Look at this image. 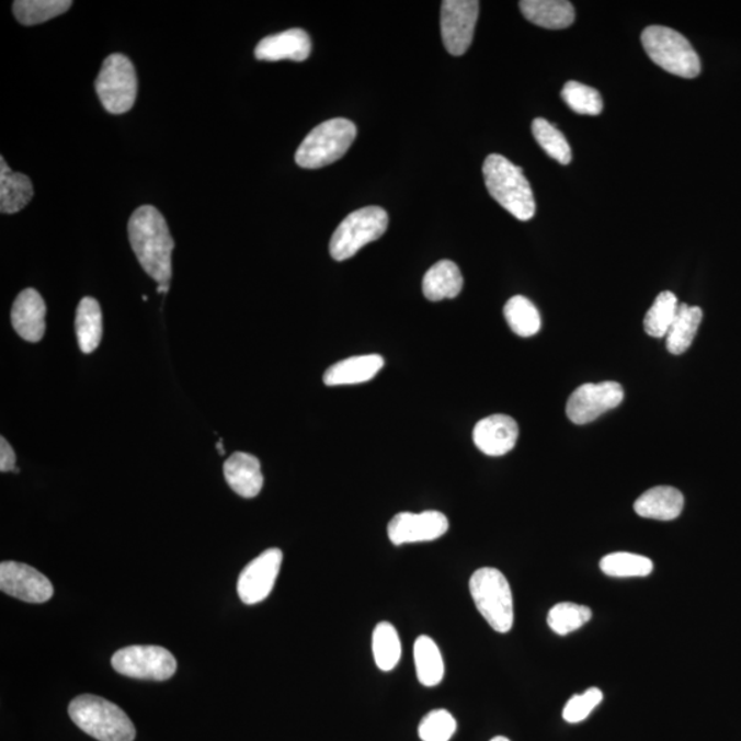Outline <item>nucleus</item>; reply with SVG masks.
I'll use <instances>...</instances> for the list:
<instances>
[{"mask_svg": "<svg viewBox=\"0 0 741 741\" xmlns=\"http://www.w3.org/2000/svg\"><path fill=\"white\" fill-rule=\"evenodd\" d=\"M128 236L130 248L146 274L158 285H169L174 243L160 210L151 205L136 209L128 223Z\"/></svg>", "mask_w": 741, "mask_h": 741, "instance_id": "nucleus-1", "label": "nucleus"}, {"mask_svg": "<svg viewBox=\"0 0 741 741\" xmlns=\"http://www.w3.org/2000/svg\"><path fill=\"white\" fill-rule=\"evenodd\" d=\"M483 178L490 197L521 221L533 219L536 214L531 183L520 167L500 155H490L483 162Z\"/></svg>", "mask_w": 741, "mask_h": 741, "instance_id": "nucleus-2", "label": "nucleus"}, {"mask_svg": "<svg viewBox=\"0 0 741 741\" xmlns=\"http://www.w3.org/2000/svg\"><path fill=\"white\" fill-rule=\"evenodd\" d=\"M69 717L91 738L100 741H134L136 729L127 714L114 703L81 695L69 705Z\"/></svg>", "mask_w": 741, "mask_h": 741, "instance_id": "nucleus-3", "label": "nucleus"}, {"mask_svg": "<svg viewBox=\"0 0 741 741\" xmlns=\"http://www.w3.org/2000/svg\"><path fill=\"white\" fill-rule=\"evenodd\" d=\"M642 47L653 64L679 78L699 76L700 58L688 39L668 26H648L641 34Z\"/></svg>", "mask_w": 741, "mask_h": 741, "instance_id": "nucleus-4", "label": "nucleus"}, {"mask_svg": "<svg viewBox=\"0 0 741 741\" xmlns=\"http://www.w3.org/2000/svg\"><path fill=\"white\" fill-rule=\"evenodd\" d=\"M357 136L351 119L332 118L315 127L299 145L296 162L304 169H319L341 160Z\"/></svg>", "mask_w": 741, "mask_h": 741, "instance_id": "nucleus-5", "label": "nucleus"}, {"mask_svg": "<svg viewBox=\"0 0 741 741\" xmlns=\"http://www.w3.org/2000/svg\"><path fill=\"white\" fill-rule=\"evenodd\" d=\"M470 592L490 628L509 634L514 626V597L505 575L498 569H479L471 577Z\"/></svg>", "mask_w": 741, "mask_h": 741, "instance_id": "nucleus-6", "label": "nucleus"}, {"mask_svg": "<svg viewBox=\"0 0 741 741\" xmlns=\"http://www.w3.org/2000/svg\"><path fill=\"white\" fill-rule=\"evenodd\" d=\"M389 226V216L379 206H367L347 215L330 241V254L335 261L352 259L365 244L378 241Z\"/></svg>", "mask_w": 741, "mask_h": 741, "instance_id": "nucleus-7", "label": "nucleus"}, {"mask_svg": "<svg viewBox=\"0 0 741 741\" xmlns=\"http://www.w3.org/2000/svg\"><path fill=\"white\" fill-rule=\"evenodd\" d=\"M95 89L109 113L129 112L138 95V78L134 64L123 54H112L103 61Z\"/></svg>", "mask_w": 741, "mask_h": 741, "instance_id": "nucleus-8", "label": "nucleus"}, {"mask_svg": "<svg viewBox=\"0 0 741 741\" xmlns=\"http://www.w3.org/2000/svg\"><path fill=\"white\" fill-rule=\"evenodd\" d=\"M112 666L130 679L166 681L176 673V659L163 647L129 646L114 653Z\"/></svg>", "mask_w": 741, "mask_h": 741, "instance_id": "nucleus-9", "label": "nucleus"}, {"mask_svg": "<svg viewBox=\"0 0 741 741\" xmlns=\"http://www.w3.org/2000/svg\"><path fill=\"white\" fill-rule=\"evenodd\" d=\"M479 14L477 0H445L441 8V35L452 56H463L470 48Z\"/></svg>", "mask_w": 741, "mask_h": 741, "instance_id": "nucleus-10", "label": "nucleus"}, {"mask_svg": "<svg viewBox=\"0 0 741 741\" xmlns=\"http://www.w3.org/2000/svg\"><path fill=\"white\" fill-rule=\"evenodd\" d=\"M625 391L617 383L585 384L570 396L566 413L574 424L596 421L624 401Z\"/></svg>", "mask_w": 741, "mask_h": 741, "instance_id": "nucleus-11", "label": "nucleus"}, {"mask_svg": "<svg viewBox=\"0 0 741 741\" xmlns=\"http://www.w3.org/2000/svg\"><path fill=\"white\" fill-rule=\"evenodd\" d=\"M282 560V550L270 548L242 570L238 580V595L244 604L252 606L264 602L271 595L280 575Z\"/></svg>", "mask_w": 741, "mask_h": 741, "instance_id": "nucleus-12", "label": "nucleus"}, {"mask_svg": "<svg viewBox=\"0 0 741 741\" xmlns=\"http://www.w3.org/2000/svg\"><path fill=\"white\" fill-rule=\"evenodd\" d=\"M0 590L26 603H46L54 595L50 580L39 570L19 562L0 565Z\"/></svg>", "mask_w": 741, "mask_h": 741, "instance_id": "nucleus-13", "label": "nucleus"}, {"mask_svg": "<svg viewBox=\"0 0 741 741\" xmlns=\"http://www.w3.org/2000/svg\"><path fill=\"white\" fill-rule=\"evenodd\" d=\"M449 528V521L443 512L424 511L421 514L400 512L388 526L390 542L395 545L434 542Z\"/></svg>", "mask_w": 741, "mask_h": 741, "instance_id": "nucleus-14", "label": "nucleus"}, {"mask_svg": "<svg viewBox=\"0 0 741 741\" xmlns=\"http://www.w3.org/2000/svg\"><path fill=\"white\" fill-rule=\"evenodd\" d=\"M520 428L515 419L503 413L482 419L472 432L474 444L488 456H504L515 448Z\"/></svg>", "mask_w": 741, "mask_h": 741, "instance_id": "nucleus-15", "label": "nucleus"}, {"mask_svg": "<svg viewBox=\"0 0 741 741\" xmlns=\"http://www.w3.org/2000/svg\"><path fill=\"white\" fill-rule=\"evenodd\" d=\"M13 329L23 340L39 342L46 331V304L35 288H26L15 298L12 309Z\"/></svg>", "mask_w": 741, "mask_h": 741, "instance_id": "nucleus-16", "label": "nucleus"}, {"mask_svg": "<svg viewBox=\"0 0 741 741\" xmlns=\"http://www.w3.org/2000/svg\"><path fill=\"white\" fill-rule=\"evenodd\" d=\"M312 52V42L307 32L298 29L288 30L272 36L264 37L255 47L254 56L260 61H290L303 62Z\"/></svg>", "mask_w": 741, "mask_h": 741, "instance_id": "nucleus-17", "label": "nucleus"}, {"mask_svg": "<svg viewBox=\"0 0 741 741\" xmlns=\"http://www.w3.org/2000/svg\"><path fill=\"white\" fill-rule=\"evenodd\" d=\"M225 477L230 488L244 499H253L263 489L264 477L258 457L237 452L225 463Z\"/></svg>", "mask_w": 741, "mask_h": 741, "instance_id": "nucleus-18", "label": "nucleus"}, {"mask_svg": "<svg viewBox=\"0 0 741 741\" xmlns=\"http://www.w3.org/2000/svg\"><path fill=\"white\" fill-rule=\"evenodd\" d=\"M385 360L379 354H365L342 360L331 365L324 374V385L345 386L368 383L384 368Z\"/></svg>", "mask_w": 741, "mask_h": 741, "instance_id": "nucleus-19", "label": "nucleus"}, {"mask_svg": "<svg viewBox=\"0 0 741 741\" xmlns=\"http://www.w3.org/2000/svg\"><path fill=\"white\" fill-rule=\"evenodd\" d=\"M521 12L527 21L545 30H565L573 25L575 10L566 0H523Z\"/></svg>", "mask_w": 741, "mask_h": 741, "instance_id": "nucleus-20", "label": "nucleus"}, {"mask_svg": "<svg viewBox=\"0 0 741 741\" xmlns=\"http://www.w3.org/2000/svg\"><path fill=\"white\" fill-rule=\"evenodd\" d=\"M684 509V495L672 487H657L647 490L636 500L637 515L647 520L673 521Z\"/></svg>", "mask_w": 741, "mask_h": 741, "instance_id": "nucleus-21", "label": "nucleus"}, {"mask_svg": "<svg viewBox=\"0 0 741 741\" xmlns=\"http://www.w3.org/2000/svg\"><path fill=\"white\" fill-rule=\"evenodd\" d=\"M34 197V185L24 173L13 172L7 160L0 157V212L3 215L18 214Z\"/></svg>", "mask_w": 741, "mask_h": 741, "instance_id": "nucleus-22", "label": "nucleus"}, {"mask_svg": "<svg viewBox=\"0 0 741 741\" xmlns=\"http://www.w3.org/2000/svg\"><path fill=\"white\" fill-rule=\"evenodd\" d=\"M463 276L454 261L441 260L423 277V294L429 301L438 303L459 296Z\"/></svg>", "mask_w": 741, "mask_h": 741, "instance_id": "nucleus-23", "label": "nucleus"}, {"mask_svg": "<svg viewBox=\"0 0 741 741\" xmlns=\"http://www.w3.org/2000/svg\"><path fill=\"white\" fill-rule=\"evenodd\" d=\"M75 329L81 352L89 354L100 346L103 332L102 310L96 299H81L76 310Z\"/></svg>", "mask_w": 741, "mask_h": 741, "instance_id": "nucleus-24", "label": "nucleus"}, {"mask_svg": "<svg viewBox=\"0 0 741 741\" xmlns=\"http://www.w3.org/2000/svg\"><path fill=\"white\" fill-rule=\"evenodd\" d=\"M703 320V310L699 307H691L688 304H680L677 315L668 331L666 346L672 354H683L688 351L694 342L696 332Z\"/></svg>", "mask_w": 741, "mask_h": 741, "instance_id": "nucleus-25", "label": "nucleus"}, {"mask_svg": "<svg viewBox=\"0 0 741 741\" xmlns=\"http://www.w3.org/2000/svg\"><path fill=\"white\" fill-rule=\"evenodd\" d=\"M413 658L419 683L424 686H435L444 679L445 664L443 653L429 636L418 637L413 647Z\"/></svg>", "mask_w": 741, "mask_h": 741, "instance_id": "nucleus-26", "label": "nucleus"}, {"mask_svg": "<svg viewBox=\"0 0 741 741\" xmlns=\"http://www.w3.org/2000/svg\"><path fill=\"white\" fill-rule=\"evenodd\" d=\"M504 318L510 329L523 338L536 335L542 329V316L536 305L523 296L509 299L504 307Z\"/></svg>", "mask_w": 741, "mask_h": 741, "instance_id": "nucleus-27", "label": "nucleus"}, {"mask_svg": "<svg viewBox=\"0 0 741 741\" xmlns=\"http://www.w3.org/2000/svg\"><path fill=\"white\" fill-rule=\"evenodd\" d=\"M70 0H18L13 4L15 19L23 25H36L67 13Z\"/></svg>", "mask_w": 741, "mask_h": 741, "instance_id": "nucleus-28", "label": "nucleus"}, {"mask_svg": "<svg viewBox=\"0 0 741 741\" xmlns=\"http://www.w3.org/2000/svg\"><path fill=\"white\" fill-rule=\"evenodd\" d=\"M373 652L375 663L384 672H390L400 662L401 641L394 625L380 623L374 630Z\"/></svg>", "mask_w": 741, "mask_h": 741, "instance_id": "nucleus-29", "label": "nucleus"}, {"mask_svg": "<svg viewBox=\"0 0 741 741\" xmlns=\"http://www.w3.org/2000/svg\"><path fill=\"white\" fill-rule=\"evenodd\" d=\"M604 574L615 579H631V577H647L652 573L653 563L646 556L615 552L604 556L601 562Z\"/></svg>", "mask_w": 741, "mask_h": 741, "instance_id": "nucleus-30", "label": "nucleus"}, {"mask_svg": "<svg viewBox=\"0 0 741 741\" xmlns=\"http://www.w3.org/2000/svg\"><path fill=\"white\" fill-rule=\"evenodd\" d=\"M679 307V299L672 292L659 294L652 307L646 314L645 330L647 334L653 338L666 337L670 326L677 315Z\"/></svg>", "mask_w": 741, "mask_h": 741, "instance_id": "nucleus-31", "label": "nucleus"}, {"mask_svg": "<svg viewBox=\"0 0 741 741\" xmlns=\"http://www.w3.org/2000/svg\"><path fill=\"white\" fill-rule=\"evenodd\" d=\"M534 139L555 161L568 166L571 162V149L568 139L548 119L536 118L532 124Z\"/></svg>", "mask_w": 741, "mask_h": 741, "instance_id": "nucleus-32", "label": "nucleus"}, {"mask_svg": "<svg viewBox=\"0 0 741 741\" xmlns=\"http://www.w3.org/2000/svg\"><path fill=\"white\" fill-rule=\"evenodd\" d=\"M592 618V609L575 603H559L548 614L549 628L556 635L566 636L579 630Z\"/></svg>", "mask_w": 741, "mask_h": 741, "instance_id": "nucleus-33", "label": "nucleus"}, {"mask_svg": "<svg viewBox=\"0 0 741 741\" xmlns=\"http://www.w3.org/2000/svg\"><path fill=\"white\" fill-rule=\"evenodd\" d=\"M562 100L577 114L597 116L603 112V100L598 91L579 81H568L565 84Z\"/></svg>", "mask_w": 741, "mask_h": 741, "instance_id": "nucleus-34", "label": "nucleus"}, {"mask_svg": "<svg viewBox=\"0 0 741 741\" xmlns=\"http://www.w3.org/2000/svg\"><path fill=\"white\" fill-rule=\"evenodd\" d=\"M456 728V719L449 711H430L419 725V738L423 741H449Z\"/></svg>", "mask_w": 741, "mask_h": 741, "instance_id": "nucleus-35", "label": "nucleus"}, {"mask_svg": "<svg viewBox=\"0 0 741 741\" xmlns=\"http://www.w3.org/2000/svg\"><path fill=\"white\" fill-rule=\"evenodd\" d=\"M603 692L597 688H591L582 695H574L565 706L563 718L569 723H579L585 721L591 713L601 705Z\"/></svg>", "mask_w": 741, "mask_h": 741, "instance_id": "nucleus-36", "label": "nucleus"}, {"mask_svg": "<svg viewBox=\"0 0 741 741\" xmlns=\"http://www.w3.org/2000/svg\"><path fill=\"white\" fill-rule=\"evenodd\" d=\"M0 471L9 472L14 471L19 472V468H15V454L8 443L7 438H0Z\"/></svg>", "mask_w": 741, "mask_h": 741, "instance_id": "nucleus-37", "label": "nucleus"}, {"mask_svg": "<svg viewBox=\"0 0 741 741\" xmlns=\"http://www.w3.org/2000/svg\"><path fill=\"white\" fill-rule=\"evenodd\" d=\"M169 290V285H158L157 292L161 294H166Z\"/></svg>", "mask_w": 741, "mask_h": 741, "instance_id": "nucleus-38", "label": "nucleus"}, {"mask_svg": "<svg viewBox=\"0 0 741 741\" xmlns=\"http://www.w3.org/2000/svg\"><path fill=\"white\" fill-rule=\"evenodd\" d=\"M216 448H217V451H219V454H220V455H225V454H226L225 448H223V440H219V443H217Z\"/></svg>", "mask_w": 741, "mask_h": 741, "instance_id": "nucleus-39", "label": "nucleus"}, {"mask_svg": "<svg viewBox=\"0 0 741 741\" xmlns=\"http://www.w3.org/2000/svg\"><path fill=\"white\" fill-rule=\"evenodd\" d=\"M490 741H510V740L506 739V738H503V736H498V738H494V739H492V740H490Z\"/></svg>", "mask_w": 741, "mask_h": 741, "instance_id": "nucleus-40", "label": "nucleus"}]
</instances>
